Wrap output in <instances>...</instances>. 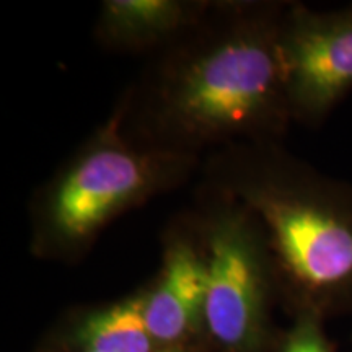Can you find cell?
Here are the masks:
<instances>
[{
    "label": "cell",
    "instance_id": "cell-8",
    "mask_svg": "<svg viewBox=\"0 0 352 352\" xmlns=\"http://www.w3.org/2000/svg\"><path fill=\"white\" fill-rule=\"evenodd\" d=\"M67 344L77 352H155L145 321V292L85 311L70 324Z\"/></svg>",
    "mask_w": 352,
    "mask_h": 352
},
{
    "label": "cell",
    "instance_id": "cell-9",
    "mask_svg": "<svg viewBox=\"0 0 352 352\" xmlns=\"http://www.w3.org/2000/svg\"><path fill=\"white\" fill-rule=\"evenodd\" d=\"M320 315L302 311L280 352H333L320 328Z\"/></svg>",
    "mask_w": 352,
    "mask_h": 352
},
{
    "label": "cell",
    "instance_id": "cell-6",
    "mask_svg": "<svg viewBox=\"0 0 352 352\" xmlns=\"http://www.w3.org/2000/svg\"><path fill=\"white\" fill-rule=\"evenodd\" d=\"M208 266L191 212L178 214L162 235V266L145 290V321L157 346H182L204 328Z\"/></svg>",
    "mask_w": 352,
    "mask_h": 352
},
{
    "label": "cell",
    "instance_id": "cell-3",
    "mask_svg": "<svg viewBox=\"0 0 352 352\" xmlns=\"http://www.w3.org/2000/svg\"><path fill=\"white\" fill-rule=\"evenodd\" d=\"M201 165V157L131 142L108 116L34 189L30 253L43 261H78L113 220L183 188Z\"/></svg>",
    "mask_w": 352,
    "mask_h": 352
},
{
    "label": "cell",
    "instance_id": "cell-4",
    "mask_svg": "<svg viewBox=\"0 0 352 352\" xmlns=\"http://www.w3.org/2000/svg\"><path fill=\"white\" fill-rule=\"evenodd\" d=\"M189 212L208 266L204 329L226 352L256 351L277 285L261 223L243 202L202 182Z\"/></svg>",
    "mask_w": 352,
    "mask_h": 352
},
{
    "label": "cell",
    "instance_id": "cell-7",
    "mask_svg": "<svg viewBox=\"0 0 352 352\" xmlns=\"http://www.w3.org/2000/svg\"><path fill=\"white\" fill-rule=\"evenodd\" d=\"M212 0H104L94 38L116 54L153 56L202 19Z\"/></svg>",
    "mask_w": 352,
    "mask_h": 352
},
{
    "label": "cell",
    "instance_id": "cell-2",
    "mask_svg": "<svg viewBox=\"0 0 352 352\" xmlns=\"http://www.w3.org/2000/svg\"><path fill=\"white\" fill-rule=\"evenodd\" d=\"M201 182L259 220L277 285L302 311L352 303V183L323 173L284 142H243L202 158Z\"/></svg>",
    "mask_w": 352,
    "mask_h": 352
},
{
    "label": "cell",
    "instance_id": "cell-10",
    "mask_svg": "<svg viewBox=\"0 0 352 352\" xmlns=\"http://www.w3.org/2000/svg\"><path fill=\"white\" fill-rule=\"evenodd\" d=\"M155 352H188V351L182 346H171V347H160V349H157Z\"/></svg>",
    "mask_w": 352,
    "mask_h": 352
},
{
    "label": "cell",
    "instance_id": "cell-5",
    "mask_svg": "<svg viewBox=\"0 0 352 352\" xmlns=\"http://www.w3.org/2000/svg\"><path fill=\"white\" fill-rule=\"evenodd\" d=\"M277 54L292 122L321 124L352 90V3L331 10L285 3Z\"/></svg>",
    "mask_w": 352,
    "mask_h": 352
},
{
    "label": "cell",
    "instance_id": "cell-1",
    "mask_svg": "<svg viewBox=\"0 0 352 352\" xmlns=\"http://www.w3.org/2000/svg\"><path fill=\"white\" fill-rule=\"evenodd\" d=\"M284 0H212L148 57L109 116L131 142L204 158L243 142H284L294 124L277 33Z\"/></svg>",
    "mask_w": 352,
    "mask_h": 352
}]
</instances>
